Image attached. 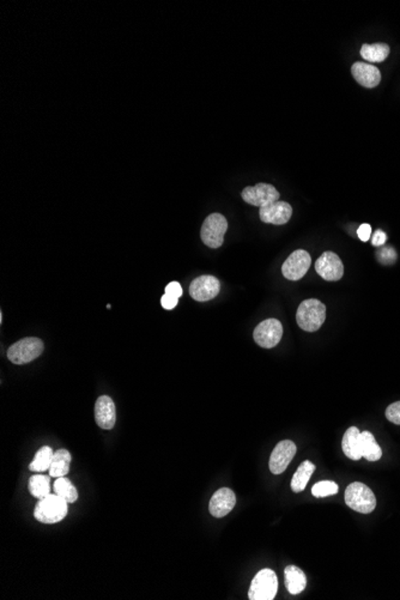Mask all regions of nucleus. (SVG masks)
<instances>
[{"label":"nucleus","mask_w":400,"mask_h":600,"mask_svg":"<svg viewBox=\"0 0 400 600\" xmlns=\"http://www.w3.org/2000/svg\"><path fill=\"white\" fill-rule=\"evenodd\" d=\"M177 301H179V298H174L172 295L165 294L161 298V305L167 311H172L177 307Z\"/></svg>","instance_id":"c85d7f7f"},{"label":"nucleus","mask_w":400,"mask_h":600,"mask_svg":"<svg viewBox=\"0 0 400 600\" xmlns=\"http://www.w3.org/2000/svg\"><path fill=\"white\" fill-rule=\"evenodd\" d=\"M68 502L57 494H50L38 499L35 506L34 516L43 524H57L68 515Z\"/></svg>","instance_id":"f03ea898"},{"label":"nucleus","mask_w":400,"mask_h":600,"mask_svg":"<svg viewBox=\"0 0 400 600\" xmlns=\"http://www.w3.org/2000/svg\"><path fill=\"white\" fill-rule=\"evenodd\" d=\"M235 504V492L232 489L222 488V489L216 491L214 496L211 497L209 509H210L211 515H214L215 518H223L232 512Z\"/></svg>","instance_id":"4468645a"},{"label":"nucleus","mask_w":400,"mask_h":600,"mask_svg":"<svg viewBox=\"0 0 400 600\" xmlns=\"http://www.w3.org/2000/svg\"><path fill=\"white\" fill-rule=\"evenodd\" d=\"M28 488H29L30 494L36 499H41L46 497L51 494V476L50 477L45 474L31 476Z\"/></svg>","instance_id":"5701e85b"},{"label":"nucleus","mask_w":400,"mask_h":600,"mask_svg":"<svg viewBox=\"0 0 400 600\" xmlns=\"http://www.w3.org/2000/svg\"><path fill=\"white\" fill-rule=\"evenodd\" d=\"M95 420L97 425L105 430H110L115 425L117 422L115 405L108 395H101L97 399L95 404Z\"/></svg>","instance_id":"2eb2a0df"},{"label":"nucleus","mask_w":400,"mask_h":600,"mask_svg":"<svg viewBox=\"0 0 400 600\" xmlns=\"http://www.w3.org/2000/svg\"><path fill=\"white\" fill-rule=\"evenodd\" d=\"M357 235L360 237V240H362L363 242H366L368 240L371 239V227L368 224V223H363L360 226L357 231Z\"/></svg>","instance_id":"7c9ffc66"},{"label":"nucleus","mask_w":400,"mask_h":600,"mask_svg":"<svg viewBox=\"0 0 400 600\" xmlns=\"http://www.w3.org/2000/svg\"><path fill=\"white\" fill-rule=\"evenodd\" d=\"M316 271L325 281H337L344 275V265L336 253L325 252L316 261Z\"/></svg>","instance_id":"9d476101"},{"label":"nucleus","mask_w":400,"mask_h":600,"mask_svg":"<svg viewBox=\"0 0 400 600\" xmlns=\"http://www.w3.org/2000/svg\"><path fill=\"white\" fill-rule=\"evenodd\" d=\"M53 489H54V494H57L61 499H65L68 504H73L78 499V492H77L76 487L66 477L57 478L54 485H53Z\"/></svg>","instance_id":"393cba45"},{"label":"nucleus","mask_w":400,"mask_h":600,"mask_svg":"<svg viewBox=\"0 0 400 600\" xmlns=\"http://www.w3.org/2000/svg\"><path fill=\"white\" fill-rule=\"evenodd\" d=\"M346 504L355 512L369 514L376 507V499L371 488L363 483L355 482L346 488Z\"/></svg>","instance_id":"7ed1b4c3"},{"label":"nucleus","mask_w":400,"mask_h":600,"mask_svg":"<svg viewBox=\"0 0 400 600\" xmlns=\"http://www.w3.org/2000/svg\"><path fill=\"white\" fill-rule=\"evenodd\" d=\"M241 196L244 202L249 205L259 206V207L279 200V191L270 184H258L255 186L246 187Z\"/></svg>","instance_id":"1a4fd4ad"},{"label":"nucleus","mask_w":400,"mask_h":600,"mask_svg":"<svg viewBox=\"0 0 400 600\" xmlns=\"http://www.w3.org/2000/svg\"><path fill=\"white\" fill-rule=\"evenodd\" d=\"M314 471H316V465L309 460H306L299 466V469L296 470L295 474L291 479V489L294 492H301L306 489Z\"/></svg>","instance_id":"412c9836"},{"label":"nucleus","mask_w":400,"mask_h":600,"mask_svg":"<svg viewBox=\"0 0 400 600\" xmlns=\"http://www.w3.org/2000/svg\"><path fill=\"white\" fill-rule=\"evenodd\" d=\"M312 494L314 497H327V496L336 495L338 494L337 483L332 481H323V482L316 483V485L312 488Z\"/></svg>","instance_id":"a878e982"},{"label":"nucleus","mask_w":400,"mask_h":600,"mask_svg":"<svg viewBox=\"0 0 400 600\" xmlns=\"http://www.w3.org/2000/svg\"><path fill=\"white\" fill-rule=\"evenodd\" d=\"M228 231V221L223 214H211L202 223L200 237L207 247L219 248L223 244Z\"/></svg>","instance_id":"423d86ee"},{"label":"nucleus","mask_w":400,"mask_h":600,"mask_svg":"<svg viewBox=\"0 0 400 600\" xmlns=\"http://www.w3.org/2000/svg\"><path fill=\"white\" fill-rule=\"evenodd\" d=\"M279 592L277 575L271 569H261L258 573L249 588V598L251 600H272Z\"/></svg>","instance_id":"39448f33"},{"label":"nucleus","mask_w":400,"mask_h":600,"mask_svg":"<svg viewBox=\"0 0 400 600\" xmlns=\"http://www.w3.org/2000/svg\"><path fill=\"white\" fill-rule=\"evenodd\" d=\"M386 239H387V236L383 231H376L373 235V239H371V244H374L375 247H380L386 242Z\"/></svg>","instance_id":"2f4dec72"},{"label":"nucleus","mask_w":400,"mask_h":600,"mask_svg":"<svg viewBox=\"0 0 400 600\" xmlns=\"http://www.w3.org/2000/svg\"><path fill=\"white\" fill-rule=\"evenodd\" d=\"M291 214H292V207L290 204L281 200L262 206L259 210L261 221L274 226H283L289 222Z\"/></svg>","instance_id":"ddd939ff"},{"label":"nucleus","mask_w":400,"mask_h":600,"mask_svg":"<svg viewBox=\"0 0 400 600\" xmlns=\"http://www.w3.org/2000/svg\"><path fill=\"white\" fill-rule=\"evenodd\" d=\"M360 434L361 432L358 430V428L351 427L346 430L344 437H343V440H341L343 452L351 460H360L362 458L361 445H360Z\"/></svg>","instance_id":"f3484780"},{"label":"nucleus","mask_w":400,"mask_h":600,"mask_svg":"<svg viewBox=\"0 0 400 600\" xmlns=\"http://www.w3.org/2000/svg\"><path fill=\"white\" fill-rule=\"evenodd\" d=\"M351 73L358 85L364 88H375L381 80V72L371 64L355 63L351 68Z\"/></svg>","instance_id":"dca6fc26"},{"label":"nucleus","mask_w":400,"mask_h":600,"mask_svg":"<svg viewBox=\"0 0 400 600\" xmlns=\"http://www.w3.org/2000/svg\"><path fill=\"white\" fill-rule=\"evenodd\" d=\"M283 336V325L277 319H266L258 325L253 337L254 342L264 349H272L279 344Z\"/></svg>","instance_id":"0eeeda50"},{"label":"nucleus","mask_w":400,"mask_h":600,"mask_svg":"<svg viewBox=\"0 0 400 600\" xmlns=\"http://www.w3.org/2000/svg\"><path fill=\"white\" fill-rule=\"evenodd\" d=\"M360 445L362 457L366 458L368 462H378L383 457L381 447L378 445L371 432H362L360 434Z\"/></svg>","instance_id":"6ab92c4d"},{"label":"nucleus","mask_w":400,"mask_h":600,"mask_svg":"<svg viewBox=\"0 0 400 600\" xmlns=\"http://www.w3.org/2000/svg\"><path fill=\"white\" fill-rule=\"evenodd\" d=\"M312 264V258L309 253L304 249H297L291 253L286 263L282 266V273L289 281H299L304 277Z\"/></svg>","instance_id":"6e6552de"},{"label":"nucleus","mask_w":400,"mask_h":600,"mask_svg":"<svg viewBox=\"0 0 400 600\" xmlns=\"http://www.w3.org/2000/svg\"><path fill=\"white\" fill-rule=\"evenodd\" d=\"M390 54V46L386 43H374V45H363L361 48V55L366 61L381 63Z\"/></svg>","instance_id":"b1692460"},{"label":"nucleus","mask_w":400,"mask_h":600,"mask_svg":"<svg viewBox=\"0 0 400 600\" xmlns=\"http://www.w3.org/2000/svg\"><path fill=\"white\" fill-rule=\"evenodd\" d=\"M43 349L45 345L43 340L35 337H28L11 345L8 349L6 356L15 365H27L38 358L43 353Z\"/></svg>","instance_id":"20e7f679"},{"label":"nucleus","mask_w":400,"mask_h":600,"mask_svg":"<svg viewBox=\"0 0 400 600\" xmlns=\"http://www.w3.org/2000/svg\"><path fill=\"white\" fill-rule=\"evenodd\" d=\"M53 455H54L53 449L48 446H43L35 454L34 460L30 462L29 470L36 472V474H43V472L50 471Z\"/></svg>","instance_id":"4be33fe9"},{"label":"nucleus","mask_w":400,"mask_h":600,"mask_svg":"<svg viewBox=\"0 0 400 600\" xmlns=\"http://www.w3.org/2000/svg\"><path fill=\"white\" fill-rule=\"evenodd\" d=\"M386 417L392 423L400 425V402L393 403L386 410Z\"/></svg>","instance_id":"bb28decb"},{"label":"nucleus","mask_w":400,"mask_h":600,"mask_svg":"<svg viewBox=\"0 0 400 600\" xmlns=\"http://www.w3.org/2000/svg\"><path fill=\"white\" fill-rule=\"evenodd\" d=\"M296 445L290 440L281 441L276 445L270 457V471L274 474H281L287 470L291 460L295 457Z\"/></svg>","instance_id":"f8f14e48"},{"label":"nucleus","mask_w":400,"mask_h":600,"mask_svg":"<svg viewBox=\"0 0 400 600\" xmlns=\"http://www.w3.org/2000/svg\"><path fill=\"white\" fill-rule=\"evenodd\" d=\"M284 576H286V586L288 591L291 594H299L301 592H304V588L307 586V579L304 571L299 569V566H288L284 571Z\"/></svg>","instance_id":"a211bd4d"},{"label":"nucleus","mask_w":400,"mask_h":600,"mask_svg":"<svg viewBox=\"0 0 400 600\" xmlns=\"http://www.w3.org/2000/svg\"><path fill=\"white\" fill-rule=\"evenodd\" d=\"M325 320L326 306L316 298L304 300L296 313V321L299 328L307 332L318 331L324 325Z\"/></svg>","instance_id":"f257e3e1"},{"label":"nucleus","mask_w":400,"mask_h":600,"mask_svg":"<svg viewBox=\"0 0 400 600\" xmlns=\"http://www.w3.org/2000/svg\"><path fill=\"white\" fill-rule=\"evenodd\" d=\"M396 252L393 248H383L378 253V258H379L380 261H383V264H392L393 261H396Z\"/></svg>","instance_id":"cd10ccee"},{"label":"nucleus","mask_w":400,"mask_h":600,"mask_svg":"<svg viewBox=\"0 0 400 600\" xmlns=\"http://www.w3.org/2000/svg\"><path fill=\"white\" fill-rule=\"evenodd\" d=\"M165 294L172 295V296L177 298H182V288L180 286V283L170 281L168 286H165Z\"/></svg>","instance_id":"c756f323"},{"label":"nucleus","mask_w":400,"mask_h":600,"mask_svg":"<svg viewBox=\"0 0 400 600\" xmlns=\"http://www.w3.org/2000/svg\"><path fill=\"white\" fill-rule=\"evenodd\" d=\"M70 465H71V454L68 449H59L54 452L53 460H52L51 467H50V476L53 478H60V477H66V474L70 471Z\"/></svg>","instance_id":"aec40b11"},{"label":"nucleus","mask_w":400,"mask_h":600,"mask_svg":"<svg viewBox=\"0 0 400 600\" xmlns=\"http://www.w3.org/2000/svg\"><path fill=\"white\" fill-rule=\"evenodd\" d=\"M221 283L217 278L210 275H204L195 278L190 286V295L198 302H207L218 295Z\"/></svg>","instance_id":"9b49d317"}]
</instances>
